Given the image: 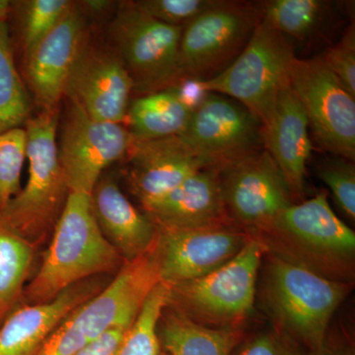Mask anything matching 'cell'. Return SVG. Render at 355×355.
<instances>
[{
  "label": "cell",
  "instance_id": "6da1fadb",
  "mask_svg": "<svg viewBox=\"0 0 355 355\" xmlns=\"http://www.w3.org/2000/svg\"><path fill=\"white\" fill-rule=\"evenodd\" d=\"M121 259L96 221L90 196L69 193L26 296L33 304L46 302L92 275L116 270Z\"/></svg>",
  "mask_w": 355,
  "mask_h": 355
},
{
  "label": "cell",
  "instance_id": "7a4b0ae2",
  "mask_svg": "<svg viewBox=\"0 0 355 355\" xmlns=\"http://www.w3.org/2000/svg\"><path fill=\"white\" fill-rule=\"evenodd\" d=\"M58 119L55 109L26 121L27 183L0 212L2 221L31 243L55 225L69 197L58 155Z\"/></svg>",
  "mask_w": 355,
  "mask_h": 355
},
{
  "label": "cell",
  "instance_id": "3957f363",
  "mask_svg": "<svg viewBox=\"0 0 355 355\" xmlns=\"http://www.w3.org/2000/svg\"><path fill=\"white\" fill-rule=\"evenodd\" d=\"M294 44L261 18L251 38L227 69L202 85L207 93L235 100L265 128L272 120L280 89L288 81Z\"/></svg>",
  "mask_w": 355,
  "mask_h": 355
},
{
  "label": "cell",
  "instance_id": "277c9868",
  "mask_svg": "<svg viewBox=\"0 0 355 355\" xmlns=\"http://www.w3.org/2000/svg\"><path fill=\"white\" fill-rule=\"evenodd\" d=\"M349 287L303 266L275 258L268 275V299L273 312L292 338L321 354L334 313Z\"/></svg>",
  "mask_w": 355,
  "mask_h": 355
},
{
  "label": "cell",
  "instance_id": "5b68a950",
  "mask_svg": "<svg viewBox=\"0 0 355 355\" xmlns=\"http://www.w3.org/2000/svg\"><path fill=\"white\" fill-rule=\"evenodd\" d=\"M261 18V2L218 0L184 26L177 80H207L227 69L244 50Z\"/></svg>",
  "mask_w": 355,
  "mask_h": 355
},
{
  "label": "cell",
  "instance_id": "8992f818",
  "mask_svg": "<svg viewBox=\"0 0 355 355\" xmlns=\"http://www.w3.org/2000/svg\"><path fill=\"white\" fill-rule=\"evenodd\" d=\"M183 29L154 19L133 1L121 4L110 25V35L135 90L149 94L177 80Z\"/></svg>",
  "mask_w": 355,
  "mask_h": 355
},
{
  "label": "cell",
  "instance_id": "52a82bcc",
  "mask_svg": "<svg viewBox=\"0 0 355 355\" xmlns=\"http://www.w3.org/2000/svg\"><path fill=\"white\" fill-rule=\"evenodd\" d=\"M289 83L320 146L334 155L354 162L355 97L323 58H294Z\"/></svg>",
  "mask_w": 355,
  "mask_h": 355
},
{
  "label": "cell",
  "instance_id": "ba28073f",
  "mask_svg": "<svg viewBox=\"0 0 355 355\" xmlns=\"http://www.w3.org/2000/svg\"><path fill=\"white\" fill-rule=\"evenodd\" d=\"M132 142L123 123L95 120L71 103L58 148L69 193L90 196L103 171L128 155Z\"/></svg>",
  "mask_w": 355,
  "mask_h": 355
},
{
  "label": "cell",
  "instance_id": "9c48e42d",
  "mask_svg": "<svg viewBox=\"0 0 355 355\" xmlns=\"http://www.w3.org/2000/svg\"><path fill=\"white\" fill-rule=\"evenodd\" d=\"M265 246L251 239L234 258L197 279L171 286L191 312L212 321L244 317L254 306L257 277Z\"/></svg>",
  "mask_w": 355,
  "mask_h": 355
},
{
  "label": "cell",
  "instance_id": "30bf717a",
  "mask_svg": "<svg viewBox=\"0 0 355 355\" xmlns=\"http://www.w3.org/2000/svg\"><path fill=\"white\" fill-rule=\"evenodd\" d=\"M182 137L216 167L261 151V125L240 103L209 93L191 113Z\"/></svg>",
  "mask_w": 355,
  "mask_h": 355
},
{
  "label": "cell",
  "instance_id": "8fae6325",
  "mask_svg": "<svg viewBox=\"0 0 355 355\" xmlns=\"http://www.w3.org/2000/svg\"><path fill=\"white\" fill-rule=\"evenodd\" d=\"M226 209L248 226L270 228L292 205V191L266 150H261L220 168Z\"/></svg>",
  "mask_w": 355,
  "mask_h": 355
},
{
  "label": "cell",
  "instance_id": "7c38bea8",
  "mask_svg": "<svg viewBox=\"0 0 355 355\" xmlns=\"http://www.w3.org/2000/svg\"><path fill=\"white\" fill-rule=\"evenodd\" d=\"M157 228L161 282L171 286L214 272L234 258L250 240L227 223Z\"/></svg>",
  "mask_w": 355,
  "mask_h": 355
},
{
  "label": "cell",
  "instance_id": "4fadbf2b",
  "mask_svg": "<svg viewBox=\"0 0 355 355\" xmlns=\"http://www.w3.org/2000/svg\"><path fill=\"white\" fill-rule=\"evenodd\" d=\"M133 90L130 73L116 50L89 44L86 40L65 89L70 102L95 120L123 123Z\"/></svg>",
  "mask_w": 355,
  "mask_h": 355
},
{
  "label": "cell",
  "instance_id": "5bb4252c",
  "mask_svg": "<svg viewBox=\"0 0 355 355\" xmlns=\"http://www.w3.org/2000/svg\"><path fill=\"white\" fill-rule=\"evenodd\" d=\"M86 37L84 14L74 2L62 21L23 55L28 87L42 111L57 109Z\"/></svg>",
  "mask_w": 355,
  "mask_h": 355
},
{
  "label": "cell",
  "instance_id": "9a60e30c",
  "mask_svg": "<svg viewBox=\"0 0 355 355\" xmlns=\"http://www.w3.org/2000/svg\"><path fill=\"white\" fill-rule=\"evenodd\" d=\"M128 156L130 184L144 207L164 197L200 170L216 167L180 135L133 140Z\"/></svg>",
  "mask_w": 355,
  "mask_h": 355
},
{
  "label": "cell",
  "instance_id": "2e32d148",
  "mask_svg": "<svg viewBox=\"0 0 355 355\" xmlns=\"http://www.w3.org/2000/svg\"><path fill=\"white\" fill-rule=\"evenodd\" d=\"M144 209L151 220L160 227L193 228L225 224L220 167L200 170Z\"/></svg>",
  "mask_w": 355,
  "mask_h": 355
},
{
  "label": "cell",
  "instance_id": "e0dca14e",
  "mask_svg": "<svg viewBox=\"0 0 355 355\" xmlns=\"http://www.w3.org/2000/svg\"><path fill=\"white\" fill-rule=\"evenodd\" d=\"M309 123L302 105L288 81L280 89L272 120L261 128V141L292 193L304 190L306 164L310 157Z\"/></svg>",
  "mask_w": 355,
  "mask_h": 355
},
{
  "label": "cell",
  "instance_id": "ac0fdd59",
  "mask_svg": "<svg viewBox=\"0 0 355 355\" xmlns=\"http://www.w3.org/2000/svg\"><path fill=\"white\" fill-rule=\"evenodd\" d=\"M270 228L319 256L345 258L354 253V230L336 216L324 193L292 203Z\"/></svg>",
  "mask_w": 355,
  "mask_h": 355
},
{
  "label": "cell",
  "instance_id": "d6986e66",
  "mask_svg": "<svg viewBox=\"0 0 355 355\" xmlns=\"http://www.w3.org/2000/svg\"><path fill=\"white\" fill-rule=\"evenodd\" d=\"M92 286L77 284L46 302L24 306L0 328V355H35L58 324L93 295Z\"/></svg>",
  "mask_w": 355,
  "mask_h": 355
},
{
  "label": "cell",
  "instance_id": "ffe728a7",
  "mask_svg": "<svg viewBox=\"0 0 355 355\" xmlns=\"http://www.w3.org/2000/svg\"><path fill=\"white\" fill-rule=\"evenodd\" d=\"M90 198L103 235L121 258L133 260L153 246L157 225L135 209L113 180L100 179Z\"/></svg>",
  "mask_w": 355,
  "mask_h": 355
},
{
  "label": "cell",
  "instance_id": "44dd1931",
  "mask_svg": "<svg viewBox=\"0 0 355 355\" xmlns=\"http://www.w3.org/2000/svg\"><path fill=\"white\" fill-rule=\"evenodd\" d=\"M158 335L169 355H231L242 340L235 329L209 328L181 314L166 317Z\"/></svg>",
  "mask_w": 355,
  "mask_h": 355
},
{
  "label": "cell",
  "instance_id": "7402d4cb",
  "mask_svg": "<svg viewBox=\"0 0 355 355\" xmlns=\"http://www.w3.org/2000/svg\"><path fill=\"white\" fill-rule=\"evenodd\" d=\"M191 113L171 87L149 93L128 108L127 120L133 140H149L181 135Z\"/></svg>",
  "mask_w": 355,
  "mask_h": 355
},
{
  "label": "cell",
  "instance_id": "603a6c76",
  "mask_svg": "<svg viewBox=\"0 0 355 355\" xmlns=\"http://www.w3.org/2000/svg\"><path fill=\"white\" fill-rule=\"evenodd\" d=\"M30 114L31 101L16 67L9 25L0 21V135L22 128Z\"/></svg>",
  "mask_w": 355,
  "mask_h": 355
},
{
  "label": "cell",
  "instance_id": "cb8c5ba5",
  "mask_svg": "<svg viewBox=\"0 0 355 355\" xmlns=\"http://www.w3.org/2000/svg\"><path fill=\"white\" fill-rule=\"evenodd\" d=\"M33 257V243L0 219V321L19 300Z\"/></svg>",
  "mask_w": 355,
  "mask_h": 355
},
{
  "label": "cell",
  "instance_id": "d4e9b609",
  "mask_svg": "<svg viewBox=\"0 0 355 355\" xmlns=\"http://www.w3.org/2000/svg\"><path fill=\"white\" fill-rule=\"evenodd\" d=\"M263 19L286 37L305 41L320 31L331 9L324 0H270L261 2Z\"/></svg>",
  "mask_w": 355,
  "mask_h": 355
},
{
  "label": "cell",
  "instance_id": "484cf974",
  "mask_svg": "<svg viewBox=\"0 0 355 355\" xmlns=\"http://www.w3.org/2000/svg\"><path fill=\"white\" fill-rule=\"evenodd\" d=\"M171 297V286L160 282L147 296L114 355H161L158 327L164 308Z\"/></svg>",
  "mask_w": 355,
  "mask_h": 355
},
{
  "label": "cell",
  "instance_id": "4316f807",
  "mask_svg": "<svg viewBox=\"0 0 355 355\" xmlns=\"http://www.w3.org/2000/svg\"><path fill=\"white\" fill-rule=\"evenodd\" d=\"M73 3L69 0L12 1L10 17L15 20L23 55L62 21Z\"/></svg>",
  "mask_w": 355,
  "mask_h": 355
},
{
  "label": "cell",
  "instance_id": "83f0119b",
  "mask_svg": "<svg viewBox=\"0 0 355 355\" xmlns=\"http://www.w3.org/2000/svg\"><path fill=\"white\" fill-rule=\"evenodd\" d=\"M26 144L24 128H13L0 135V212L21 190Z\"/></svg>",
  "mask_w": 355,
  "mask_h": 355
},
{
  "label": "cell",
  "instance_id": "f1b7e54d",
  "mask_svg": "<svg viewBox=\"0 0 355 355\" xmlns=\"http://www.w3.org/2000/svg\"><path fill=\"white\" fill-rule=\"evenodd\" d=\"M320 179L330 189L338 207L345 216L355 217V168L354 161L336 156L318 168Z\"/></svg>",
  "mask_w": 355,
  "mask_h": 355
},
{
  "label": "cell",
  "instance_id": "f546056e",
  "mask_svg": "<svg viewBox=\"0 0 355 355\" xmlns=\"http://www.w3.org/2000/svg\"><path fill=\"white\" fill-rule=\"evenodd\" d=\"M135 6L147 15L167 25L184 27L218 0H139Z\"/></svg>",
  "mask_w": 355,
  "mask_h": 355
},
{
  "label": "cell",
  "instance_id": "4dcf8cb0",
  "mask_svg": "<svg viewBox=\"0 0 355 355\" xmlns=\"http://www.w3.org/2000/svg\"><path fill=\"white\" fill-rule=\"evenodd\" d=\"M355 29L354 23L347 28L342 41L322 55L329 69L342 81L355 97Z\"/></svg>",
  "mask_w": 355,
  "mask_h": 355
},
{
  "label": "cell",
  "instance_id": "1f68e13d",
  "mask_svg": "<svg viewBox=\"0 0 355 355\" xmlns=\"http://www.w3.org/2000/svg\"><path fill=\"white\" fill-rule=\"evenodd\" d=\"M236 355H303L288 340L272 334L254 338L243 345Z\"/></svg>",
  "mask_w": 355,
  "mask_h": 355
},
{
  "label": "cell",
  "instance_id": "d6a6232c",
  "mask_svg": "<svg viewBox=\"0 0 355 355\" xmlns=\"http://www.w3.org/2000/svg\"><path fill=\"white\" fill-rule=\"evenodd\" d=\"M130 328L114 327L86 345L76 355H114Z\"/></svg>",
  "mask_w": 355,
  "mask_h": 355
},
{
  "label": "cell",
  "instance_id": "836d02e7",
  "mask_svg": "<svg viewBox=\"0 0 355 355\" xmlns=\"http://www.w3.org/2000/svg\"><path fill=\"white\" fill-rule=\"evenodd\" d=\"M169 87L175 91L181 102L191 112L195 111L209 94L203 88L202 80L198 79H178Z\"/></svg>",
  "mask_w": 355,
  "mask_h": 355
},
{
  "label": "cell",
  "instance_id": "e575fe53",
  "mask_svg": "<svg viewBox=\"0 0 355 355\" xmlns=\"http://www.w3.org/2000/svg\"><path fill=\"white\" fill-rule=\"evenodd\" d=\"M81 13H88L93 16L104 15L114 6V2L108 0H85L76 4Z\"/></svg>",
  "mask_w": 355,
  "mask_h": 355
},
{
  "label": "cell",
  "instance_id": "d590c367",
  "mask_svg": "<svg viewBox=\"0 0 355 355\" xmlns=\"http://www.w3.org/2000/svg\"><path fill=\"white\" fill-rule=\"evenodd\" d=\"M11 9H12V1L0 0V21L8 23L9 18H10Z\"/></svg>",
  "mask_w": 355,
  "mask_h": 355
},
{
  "label": "cell",
  "instance_id": "8d00e7d4",
  "mask_svg": "<svg viewBox=\"0 0 355 355\" xmlns=\"http://www.w3.org/2000/svg\"><path fill=\"white\" fill-rule=\"evenodd\" d=\"M317 355H327V354H326V352H324V349L323 352H321V354H319Z\"/></svg>",
  "mask_w": 355,
  "mask_h": 355
},
{
  "label": "cell",
  "instance_id": "74e56055",
  "mask_svg": "<svg viewBox=\"0 0 355 355\" xmlns=\"http://www.w3.org/2000/svg\"><path fill=\"white\" fill-rule=\"evenodd\" d=\"M161 355H169V354H166V352H165V354H161Z\"/></svg>",
  "mask_w": 355,
  "mask_h": 355
}]
</instances>
